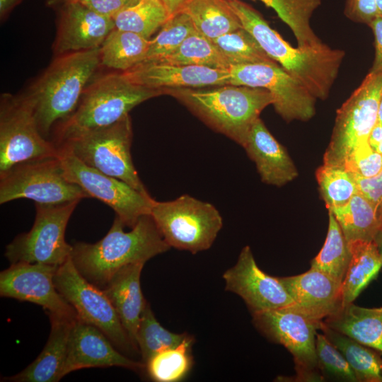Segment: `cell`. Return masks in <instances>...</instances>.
Segmentation results:
<instances>
[{
	"label": "cell",
	"mask_w": 382,
	"mask_h": 382,
	"mask_svg": "<svg viewBox=\"0 0 382 382\" xmlns=\"http://www.w3.org/2000/svg\"><path fill=\"white\" fill-rule=\"evenodd\" d=\"M242 26L267 54L316 98L325 100L338 75L345 52L326 44L313 48L293 47L250 5L228 0Z\"/></svg>",
	"instance_id": "1"
},
{
	"label": "cell",
	"mask_w": 382,
	"mask_h": 382,
	"mask_svg": "<svg viewBox=\"0 0 382 382\" xmlns=\"http://www.w3.org/2000/svg\"><path fill=\"white\" fill-rule=\"evenodd\" d=\"M115 216L107 234L94 243L76 242L71 260L88 281L103 289L122 267L146 263L170 247L162 237L151 214L142 216L129 231Z\"/></svg>",
	"instance_id": "2"
},
{
	"label": "cell",
	"mask_w": 382,
	"mask_h": 382,
	"mask_svg": "<svg viewBox=\"0 0 382 382\" xmlns=\"http://www.w3.org/2000/svg\"><path fill=\"white\" fill-rule=\"evenodd\" d=\"M100 65V47L57 56L25 94L45 138L74 112Z\"/></svg>",
	"instance_id": "3"
},
{
	"label": "cell",
	"mask_w": 382,
	"mask_h": 382,
	"mask_svg": "<svg viewBox=\"0 0 382 382\" xmlns=\"http://www.w3.org/2000/svg\"><path fill=\"white\" fill-rule=\"evenodd\" d=\"M212 129L241 146L261 112L272 105V94L265 88L231 84L210 88L166 90Z\"/></svg>",
	"instance_id": "4"
},
{
	"label": "cell",
	"mask_w": 382,
	"mask_h": 382,
	"mask_svg": "<svg viewBox=\"0 0 382 382\" xmlns=\"http://www.w3.org/2000/svg\"><path fill=\"white\" fill-rule=\"evenodd\" d=\"M166 94L130 81L122 72L109 73L91 80L74 112L54 127L56 143L78 132L111 125L134 107Z\"/></svg>",
	"instance_id": "5"
},
{
	"label": "cell",
	"mask_w": 382,
	"mask_h": 382,
	"mask_svg": "<svg viewBox=\"0 0 382 382\" xmlns=\"http://www.w3.org/2000/svg\"><path fill=\"white\" fill-rule=\"evenodd\" d=\"M132 137L127 115L111 125L78 132L54 144L68 148L85 164L149 194L132 159Z\"/></svg>",
	"instance_id": "6"
},
{
	"label": "cell",
	"mask_w": 382,
	"mask_h": 382,
	"mask_svg": "<svg viewBox=\"0 0 382 382\" xmlns=\"http://www.w3.org/2000/svg\"><path fill=\"white\" fill-rule=\"evenodd\" d=\"M150 214L170 248L192 254L208 250L223 226L213 204L188 195L171 201L154 200Z\"/></svg>",
	"instance_id": "7"
},
{
	"label": "cell",
	"mask_w": 382,
	"mask_h": 382,
	"mask_svg": "<svg viewBox=\"0 0 382 382\" xmlns=\"http://www.w3.org/2000/svg\"><path fill=\"white\" fill-rule=\"evenodd\" d=\"M88 197L64 175L57 156L18 163L0 175V204L29 199L37 204H57Z\"/></svg>",
	"instance_id": "8"
},
{
	"label": "cell",
	"mask_w": 382,
	"mask_h": 382,
	"mask_svg": "<svg viewBox=\"0 0 382 382\" xmlns=\"http://www.w3.org/2000/svg\"><path fill=\"white\" fill-rule=\"evenodd\" d=\"M54 282L59 294L74 308L79 319L101 330L121 352L138 351L103 289L82 276L71 257L57 267Z\"/></svg>",
	"instance_id": "9"
},
{
	"label": "cell",
	"mask_w": 382,
	"mask_h": 382,
	"mask_svg": "<svg viewBox=\"0 0 382 382\" xmlns=\"http://www.w3.org/2000/svg\"><path fill=\"white\" fill-rule=\"evenodd\" d=\"M79 201L57 204L35 203V217L31 229L17 236L6 247L4 255L11 263L40 262L59 266L72 251L65 232L69 220Z\"/></svg>",
	"instance_id": "10"
},
{
	"label": "cell",
	"mask_w": 382,
	"mask_h": 382,
	"mask_svg": "<svg viewBox=\"0 0 382 382\" xmlns=\"http://www.w3.org/2000/svg\"><path fill=\"white\" fill-rule=\"evenodd\" d=\"M382 74L369 72L360 86L337 110L323 163L342 166L350 153L368 142L378 122Z\"/></svg>",
	"instance_id": "11"
},
{
	"label": "cell",
	"mask_w": 382,
	"mask_h": 382,
	"mask_svg": "<svg viewBox=\"0 0 382 382\" xmlns=\"http://www.w3.org/2000/svg\"><path fill=\"white\" fill-rule=\"evenodd\" d=\"M57 156V146L40 133L33 107L25 95L2 94L0 175L23 162Z\"/></svg>",
	"instance_id": "12"
},
{
	"label": "cell",
	"mask_w": 382,
	"mask_h": 382,
	"mask_svg": "<svg viewBox=\"0 0 382 382\" xmlns=\"http://www.w3.org/2000/svg\"><path fill=\"white\" fill-rule=\"evenodd\" d=\"M64 175L88 195L112 208L125 226L134 227L144 215L150 214L154 199L127 183L106 175L80 161L68 148L57 146Z\"/></svg>",
	"instance_id": "13"
},
{
	"label": "cell",
	"mask_w": 382,
	"mask_h": 382,
	"mask_svg": "<svg viewBox=\"0 0 382 382\" xmlns=\"http://www.w3.org/2000/svg\"><path fill=\"white\" fill-rule=\"evenodd\" d=\"M231 84L267 89L272 105L286 122L308 121L316 113V98L277 62H259L231 66Z\"/></svg>",
	"instance_id": "14"
},
{
	"label": "cell",
	"mask_w": 382,
	"mask_h": 382,
	"mask_svg": "<svg viewBox=\"0 0 382 382\" xmlns=\"http://www.w3.org/2000/svg\"><path fill=\"white\" fill-rule=\"evenodd\" d=\"M255 327L292 354L299 378L318 380L316 340L321 321H315L289 307L253 313Z\"/></svg>",
	"instance_id": "15"
},
{
	"label": "cell",
	"mask_w": 382,
	"mask_h": 382,
	"mask_svg": "<svg viewBox=\"0 0 382 382\" xmlns=\"http://www.w3.org/2000/svg\"><path fill=\"white\" fill-rule=\"evenodd\" d=\"M58 266L18 262L0 273V296L35 303L48 316L76 318L74 308L56 288L54 277Z\"/></svg>",
	"instance_id": "16"
},
{
	"label": "cell",
	"mask_w": 382,
	"mask_h": 382,
	"mask_svg": "<svg viewBox=\"0 0 382 382\" xmlns=\"http://www.w3.org/2000/svg\"><path fill=\"white\" fill-rule=\"evenodd\" d=\"M225 289L238 295L252 313L289 307L294 300L278 277L262 271L250 248H242L236 263L223 274Z\"/></svg>",
	"instance_id": "17"
},
{
	"label": "cell",
	"mask_w": 382,
	"mask_h": 382,
	"mask_svg": "<svg viewBox=\"0 0 382 382\" xmlns=\"http://www.w3.org/2000/svg\"><path fill=\"white\" fill-rule=\"evenodd\" d=\"M58 6L59 17L53 46L55 57L99 48L115 28L112 18L79 2H66Z\"/></svg>",
	"instance_id": "18"
},
{
	"label": "cell",
	"mask_w": 382,
	"mask_h": 382,
	"mask_svg": "<svg viewBox=\"0 0 382 382\" xmlns=\"http://www.w3.org/2000/svg\"><path fill=\"white\" fill-rule=\"evenodd\" d=\"M110 366L133 371L145 369L141 361L122 354L101 330L77 318L69 337L63 376L81 369Z\"/></svg>",
	"instance_id": "19"
},
{
	"label": "cell",
	"mask_w": 382,
	"mask_h": 382,
	"mask_svg": "<svg viewBox=\"0 0 382 382\" xmlns=\"http://www.w3.org/2000/svg\"><path fill=\"white\" fill-rule=\"evenodd\" d=\"M122 73L132 83L165 91L231 84L229 70L157 61L142 62Z\"/></svg>",
	"instance_id": "20"
},
{
	"label": "cell",
	"mask_w": 382,
	"mask_h": 382,
	"mask_svg": "<svg viewBox=\"0 0 382 382\" xmlns=\"http://www.w3.org/2000/svg\"><path fill=\"white\" fill-rule=\"evenodd\" d=\"M278 279L294 300L289 308L315 321L342 307V284L320 270L310 268L303 274Z\"/></svg>",
	"instance_id": "21"
},
{
	"label": "cell",
	"mask_w": 382,
	"mask_h": 382,
	"mask_svg": "<svg viewBox=\"0 0 382 382\" xmlns=\"http://www.w3.org/2000/svg\"><path fill=\"white\" fill-rule=\"evenodd\" d=\"M243 147L255 162L265 183L280 187L298 176L296 167L288 152L260 118L253 125Z\"/></svg>",
	"instance_id": "22"
},
{
	"label": "cell",
	"mask_w": 382,
	"mask_h": 382,
	"mask_svg": "<svg viewBox=\"0 0 382 382\" xmlns=\"http://www.w3.org/2000/svg\"><path fill=\"white\" fill-rule=\"evenodd\" d=\"M51 330L37 358L16 375L4 378L12 382H57L63 376L69 337L76 318L49 316Z\"/></svg>",
	"instance_id": "23"
},
{
	"label": "cell",
	"mask_w": 382,
	"mask_h": 382,
	"mask_svg": "<svg viewBox=\"0 0 382 382\" xmlns=\"http://www.w3.org/2000/svg\"><path fill=\"white\" fill-rule=\"evenodd\" d=\"M144 264L133 263L122 267L102 289L112 303L132 343L137 349V330L147 302L143 296L140 283Z\"/></svg>",
	"instance_id": "24"
},
{
	"label": "cell",
	"mask_w": 382,
	"mask_h": 382,
	"mask_svg": "<svg viewBox=\"0 0 382 382\" xmlns=\"http://www.w3.org/2000/svg\"><path fill=\"white\" fill-rule=\"evenodd\" d=\"M324 324L357 342L382 352V307L369 308L352 303L326 318Z\"/></svg>",
	"instance_id": "25"
},
{
	"label": "cell",
	"mask_w": 382,
	"mask_h": 382,
	"mask_svg": "<svg viewBox=\"0 0 382 382\" xmlns=\"http://www.w3.org/2000/svg\"><path fill=\"white\" fill-rule=\"evenodd\" d=\"M350 262L342 283V306L352 303L368 284L376 277L382 262L375 241L348 243Z\"/></svg>",
	"instance_id": "26"
},
{
	"label": "cell",
	"mask_w": 382,
	"mask_h": 382,
	"mask_svg": "<svg viewBox=\"0 0 382 382\" xmlns=\"http://www.w3.org/2000/svg\"><path fill=\"white\" fill-rule=\"evenodd\" d=\"M180 11L190 18L199 33L210 40L243 28L228 0H185Z\"/></svg>",
	"instance_id": "27"
},
{
	"label": "cell",
	"mask_w": 382,
	"mask_h": 382,
	"mask_svg": "<svg viewBox=\"0 0 382 382\" xmlns=\"http://www.w3.org/2000/svg\"><path fill=\"white\" fill-rule=\"evenodd\" d=\"M328 211L335 216L348 243L374 241L380 230L378 207L359 192L345 204Z\"/></svg>",
	"instance_id": "28"
},
{
	"label": "cell",
	"mask_w": 382,
	"mask_h": 382,
	"mask_svg": "<svg viewBox=\"0 0 382 382\" xmlns=\"http://www.w3.org/2000/svg\"><path fill=\"white\" fill-rule=\"evenodd\" d=\"M149 40L137 33L115 28L100 47V64L124 72L142 62Z\"/></svg>",
	"instance_id": "29"
},
{
	"label": "cell",
	"mask_w": 382,
	"mask_h": 382,
	"mask_svg": "<svg viewBox=\"0 0 382 382\" xmlns=\"http://www.w3.org/2000/svg\"><path fill=\"white\" fill-rule=\"evenodd\" d=\"M272 8L286 23L301 48L317 47L323 44L311 25L314 11L321 5V0H260Z\"/></svg>",
	"instance_id": "30"
},
{
	"label": "cell",
	"mask_w": 382,
	"mask_h": 382,
	"mask_svg": "<svg viewBox=\"0 0 382 382\" xmlns=\"http://www.w3.org/2000/svg\"><path fill=\"white\" fill-rule=\"evenodd\" d=\"M320 329L342 354L358 381L382 382V359L376 352L321 322Z\"/></svg>",
	"instance_id": "31"
},
{
	"label": "cell",
	"mask_w": 382,
	"mask_h": 382,
	"mask_svg": "<svg viewBox=\"0 0 382 382\" xmlns=\"http://www.w3.org/2000/svg\"><path fill=\"white\" fill-rule=\"evenodd\" d=\"M171 16L162 0H139L120 11L112 19L115 28L150 40Z\"/></svg>",
	"instance_id": "32"
},
{
	"label": "cell",
	"mask_w": 382,
	"mask_h": 382,
	"mask_svg": "<svg viewBox=\"0 0 382 382\" xmlns=\"http://www.w3.org/2000/svg\"><path fill=\"white\" fill-rule=\"evenodd\" d=\"M328 216V229L324 245L311 260V268L320 270L342 284L350 262L351 252L335 216L329 211Z\"/></svg>",
	"instance_id": "33"
},
{
	"label": "cell",
	"mask_w": 382,
	"mask_h": 382,
	"mask_svg": "<svg viewBox=\"0 0 382 382\" xmlns=\"http://www.w3.org/2000/svg\"><path fill=\"white\" fill-rule=\"evenodd\" d=\"M157 62L226 70L231 67L212 40L198 32L190 35L175 51Z\"/></svg>",
	"instance_id": "34"
},
{
	"label": "cell",
	"mask_w": 382,
	"mask_h": 382,
	"mask_svg": "<svg viewBox=\"0 0 382 382\" xmlns=\"http://www.w3.org/2000/svg\"><path fill=\"white\" fill-rule=\"evenodd\" d=\"M192 336L187 333H175L163 327L155 318L150 304L146 302L142 312L137 334V344L144 364L155 354L175 347Z\"/></svg>",
	"instance_id": "35"
},
{
	"label": "cell",
	"mask_w": 382,
	"mask_h": 382,
	"mask_svg": "<svg viewBox=\"0 0 382 382\" xmlns=\"http://www.w3.org/2000/svg\"><path fill=\"white\" fill-rule=\"evenodd\" d=\"M193 337L180 345L161 351L145 364L149 377L157 382H178L188 374L192 365Z\"/></svg>",
	"instance_id": "36"
},
{
	"label": "cell",
	"mask_w": 382,
	"mask_h": 382,
	"mask_svg": "<svg viewBox=\"0 0 382 382\" xmlns=\"http://www.w3.org/2000/svg\"><path fill=\"white\" fill-rule=\"evenodd\" d=\"M316 177L328 210L345 204L359 192L354 175L342 166L323 163Z\"/></svg>",
	"instance_id": "37"
},
{
	"label": "cell",
	"mask_w": 382,
	"mask_h": 382,
	"mask_svg": "<svg viewBox=\"0 0 382 382\" xmlns=\"http://www.w3.org/2000/svg\"><path fill=\"white\" fill-rule=\"evenodd\" d=\"M231 66L259 62H276L262 50L243 27L212 40Z\"/></svg>",
	"instance_id": "38"
},
{
	"label": "cell",
	"mask_w": 382,
	"mask_h": 382,
	"mask_svg": "<svg viewBox=\"0 0 382 382\" xmlns=\"http://www.w3.org/2000/svg\"><path fill=\"white\" fill-rule=\"evenodd\" d=\"M196 32L190 18L184 12H178L166 21L155 37L149 40L143 62L157 61L166 57Z\"/></svg>",
	"instance_id": "39"
},
{
	"label": "cell",
	"mask_w": 382,
	"mask_h": 382,
	"mask_svg": "<svg viewBox=\"0 0 382 382\" xmlns=\"http://www.w3.org/2000/svg\"><path fill=\"white\" fill-rule=\"evenodd\" d=\"M316 356L319 368L326 374L343 381L358 379L342 354L323 334H316Z\"/></svg>",
	"instance_id": "40"
},
{
	"label": "cell",
	"mask_w": 382,
	"mask_h": 382,
	"mask_svg": "<svg viewBox=\"0 0 382 382\" xmlns=\"http://www.w3.org/2000/svg\"><path fill=\"white\" fill-rule=\"evenodd\" d=\"M342 167L353 175L371 178L382 170V155L374 151L368 141L353 150Z\"/></svg>",
	"instance_id": "41"
},
{
	"label": "cell",
	"mask_w": 382,
	"mask_h": 382,
	"mask_svg": "<svg viewBox=\"0 0 382 382\" xmlns=\"http://www.w3.org/2000/svg\"><path fill=\"white\" fill-rule=\"evenodd\" d=\"M344 13L349 20L366 25L380 14L376 0H345Z\"/></svg>",
	"instance_id": "42"
},
{
	"label": "cell",
	"mask_w": 382,
	"mask_h": 382,
	"mask_svg": "<svg viewBox=\"0 0 382 382\" xmlns=\"http://www.w3.org/2000/svg\"><path fill=\"white\" fill-rule=\"evenodd\" d=\"M353 175L357 183L359 193L364 195L378 207L382 202V170L377 175L371 178Z\"/></svg>",
	"instance_id": "43"
},
{
	"label": "cell",
	"mask_w": 382,
	"mask_h": 382,
	"mask_svg": "<svg viewBox=\"0 0 382 382\" xmlns=\"http://www.w3.org/2000/svg\"><path fill=\"white\" fill-rule=\"evenodd\" d=\"M69 1L79 2L99 14L111 18L125 8L134 4L133 0H66L64 3Z\"/></svg>",
	"instance_id": "44"
},
{
	"label": "cell",
	"mask_w": 382,
	"mask_h": 382,
	"mask_svg": "<svg viewBox=\"0 0 382 382\" xmlns=\"http://www.w3.org/2000/svg\"><path fill=\"white\" fill-rule=\"evenodd\" d=\"M374 35L375 57L370 73L382 74V15H378L369 25Z\"/></svg>",
	"instance_id": "45"
},
{
	"label": "cell",
	"mask_w": 382,
	"mask_h": 382,
	"mask_svg": "<svg viewBox=\"0 0 382 382\" xmlns=\"http://www.w3.org/2000/svg\"><path fill=\"white\" fill-rule=\"evenodd\" d=\"M368 141L374 151L382 155V125L380 123L377 122L374 127Z\"/></svg>",
	"instance_id": "46"
},
{
	"label": "cell",
	"mask_w": 382,
	"mask_h": 382,
	"mask_svg": "<svg viewBox=\"0 0 382 382\" xmlns=\"http://www.w3.org/2000/svg\"><path fill=\"white\" fill-rule=\"evenodd\" d=\"M20 0H0V15L2 19Z\"/></svg>",
	"instance_id": "47"
},
{
	"label": "cell",
	"mask_w": 382,
	"mask_h": 382,
	"mask_svg": "<svg viewBox=\"0 0 382 382\" xmlns=\"http://www.w3.org/2000/svg\"><path fill=\"white\" fill-rule=\"evenodd\" d=\"M168 8L171 16L180 11L185 0H162Z\"/></svg>",
	"instance_id": "48"
},
{
	"label": "cell",
	"mask_w": 382,
	"mask_h": 382,
	"mask_svg": "<svg viewBox=\"0 0 382 382\" xmlns=\"http://www.w3.org/2000/svg\"><path fill=\"white\" fill-rule=\"evenodd\" d=\"M374 241L376 243L378 249L381 255V262H382V229H380L376 233Z\"/></svg>",
	"instance_id": "49"
},
{
	"label": "cell",
	"mask_w": 382,
	"mask_h": 382,
	"mask_svg": "<svg viewBox=\"0 0 382 382\" xmlns=\"http://www.w3.org/2000/svg\"><path fill=\"white\" fill-rule=\"evenodd\" d=\"M378 122L382 125V91L381 93L379 105H378Z\"/></svg>",
	"instance_id": "50"
},
{
	"label": "cell",
	"mask_w": 382,
	"mask_h": 382,
	"mask_svg": "<svg viewBox=\"0 0 382 382\" xmlns=\"http://www.w3.org/2000/svg\"><path fill=\"white\" fill-rule=\"evenodd\" d=\"M378 217L379 221L380 229H382V202L378 207Z\"/></svg>",
	"instance_id": "51"
},
{
	"label": "cell",
	"mask_w": 382,
	"mask_h": 382,
	"mask_svg": "<svg viewBox=\"0 0 382 382\" xmlns=\"http://www.w3.org/2000/svg\"><path fill=\"white\" fill-rule=\"evenodd\" d=\"M66 0H49L48 4L50 6H57L62 4L64 3Z\"/></svg>",
	"instance_id": "52"
},
{
	"label": "cell",
	"mask_w": 382,
	"mask_h": 382,
	"mask_svg": "<svg viewBox=\"0 0 382 382\" xmlns=\"http://www.w3.org/2000/svg\"><path fill=\"white\" fill-rule=\"evenodd\" d=\"M376 4L379 13L382 15V0H376Z\"/></svg>",
	"instance_id": "53"
},
{
	"label": "cell",
	"mask_w": 382,
	"mask_h": 382,
	"mask_svg": "<svg viewBox=\"0 0 382 382\" xmlns=\"http://www.w3.org/2000/svg\"><path fill=\"white\" fill-rule=\"evenodd\" d=\"M134 4H136L139 0H133Z\"/></svg>",
	"instance_id": "54"
}]
</instances>
